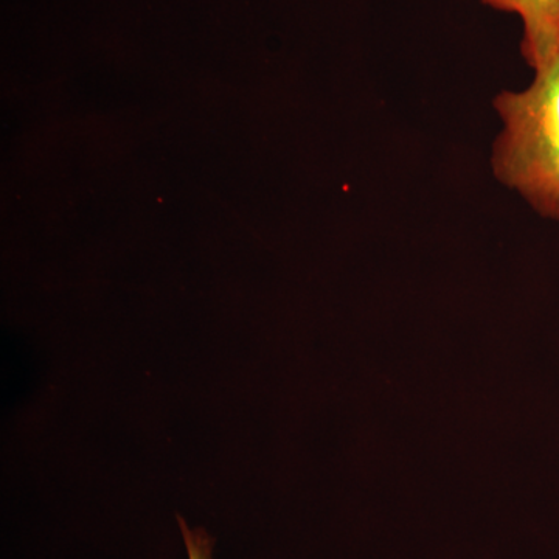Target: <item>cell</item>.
<instances>
[{
	"label": "cell",
	"instance_id": "6da1fadb",
	"mask_svg": "<svg viewBox=\"0 0 559 559\" xmlns=\"http://www.w3.org/2000/svg\"><path fill=\"white\" fill-rule=\"evenodd\" d=\"M492 106L502 123L492 175L540 216L559 221V60L536 70L525 90L500 92Z\"/></svg>",
	"mask_w": 559,
	"mask_h": 559
},
{
	"label": "cell",
	"instance_id": "7a4b0ae2",
	"mask_svg": "<svg viewBox=\"0 0 559 559\" xmlns=\"http://www.w3.org/2000/svg\"><path fill=\"white\" fill-rule=\"evenodd\" d=\"M489 9L518 14L524 24L521 51L533 70L559 60V0H480Z\"/></svg>",
	"mask_w": 559,
	"mask_h": 559
},
{
	"label": "cell",
	"instance_id": "3957f363",
	"mask_svg": "<svg viewBox=\"0 0 559 559\" xmlns=\"http://www.w3.org/2000/svg\"><path fill=\"white\" fill-rule=\"evenodd\" d=\"M183 540H186L189 559H213V539L201 528H190L182 518L178 516Z\"/></svg>",
	"mask_w": 559,
	"mask_h": 559
}]
</instances>
